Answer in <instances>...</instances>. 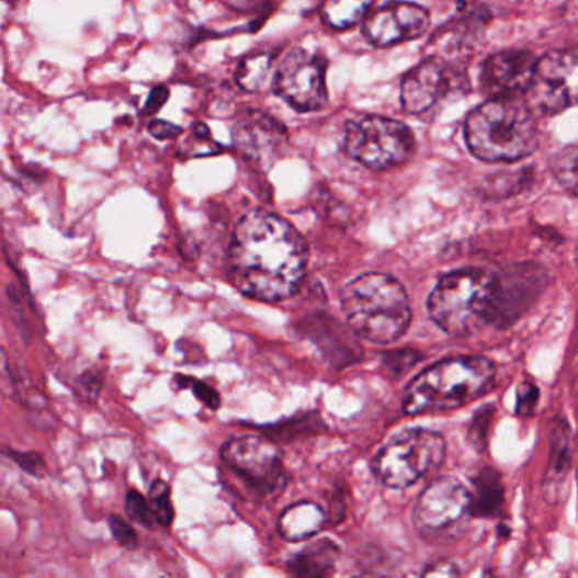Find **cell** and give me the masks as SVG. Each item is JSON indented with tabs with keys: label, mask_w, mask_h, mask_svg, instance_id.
I'll return each mask as SVG.
<instances>
[{
	"label": "cell",
	"mask_w": 578,
	"mask_h": 578,
	"mask_svg": "<svg viewBox=\"0 0 578 578\" xmlns=\"http://www.w3.org/2000/svg\"><path fill=\"white\" fill-rule=\"evenodd\" d=\"M309 248L284 217L250 211L236 224L229 245L233 285L261 303L292 297L306 279Z\"/></svg>",
	"instance_id": "cell-1"
},
{
	"label": "cell",
	"mask_w": 578,
	"mask_h": 578,
	"mask_svg": "<svg viewBox=\"0 0 578 578\" xmlns=\"http://www.w3.org/2000/svg\"><path fill=\"white\" fill-rule=\"evenodd\" d=\"M465 141L475 157L489 163H512L540 145L536 117L521 95L492 98L465 121Z\"/></svg>",
	"instance_id": "cell-2"
},
{
	"label": "cell",
	"mask_w": 578,
	"mask_h": 578,
	"mask_svg": "<svg viewBox=\"0 0 578 578\" xmlns=\"http://www.w3.org/2000/svg\"><path fill=\"white\" fill-rule=\"evenodd\" d=\"M341 307L351 331L370 343H396L412 321L406 288L387 273H363L351 280L343 288Z\"/></svg>",
	"instance_id": "cell-3"
},
{
	"label": "cell",
	"mask_w": 578,
	"mask_h": 578,
	"mask_svg": "<svg viewBox=\"0 0 578 578\" xmlns=\"http://www.w3.org/2000/svg\"><path fill=\"white\" fill-rule=\"evenodd\" d=\"M496 384V365L481 356L443 360L410 382L404 396L407 415L440 412L466 406L489 394Z\"/></svg>",
	"instance_id": "cell-4"
},
{
	"label": "cell",
	"mask_w": 578,
	"mask_h": 578,
	"mask_svg": "<svg viewBox=\"0 0 578 578\" xmlns=\"http://www.w3.org/2000/svg\"><path fill=\"white\" fill-rule=\"evenodd\" d=\"M496 272L481 267L453 270L438 280L428 297V314L438 328L465 338L485 326Z\"/></svg>",
	"instance_id": "cell-5"
},
{
	"label": "cell",
	"mask_w": 578,
	"mask_h": 578,
	"mask_svg": "<svg viewBox=\"0 0 578 578\" xmlns=\"http://www.w3.org/2000/svg\"><path fill=\"white\" fill-rule=\"evenodd\" d=\"M446 443L429 429H406L373 456V477L388 489H406L444 462Z\"/></svg>",
	"instance_id": "cell-6"
},
{
	"label": "cell",
	"mask_w": 578,
	"mask_h": 578,
	"mask_svg": "<svg viewBox=\"0 0 578 578\" xmlns=\"http://www.w3.org/2000/svg\"><path fill=\"white\" fill-rule=\"evenodd\" d=\"M344 149L353 160L381 172L409 160L416 141L412 131L400 121L363 116L347 124Z\"/></svg>",
	"instance_id": "cell-7"
},
{
	"label": "cell",
	"mask_w": 578,
	"mask_h": 578,
	"mask_svg": "<svg viewBox=\"0 0 578 578\" xmlns=\"http://www.w3.org/2000/svg\"><path fill=\"white\" fill-rule=\"evenodd\" d=\"M224 465L260 500L275 499L287 485L282 453L263 437H238L220 450Z\"/></svg>",
	"instance_id": "cell-8"
},
{
	"label": "cell",
	"mask_w": 578,
	"mask_h": 578,
	"mask_svg": "<svg viewBox=\"0 0 578 578\" xmlns=\"http://www.w3.org/2000/svg\"><path fill=\"white\" fill-rule=\"evenodd\" d=\"M272 87L295 111H321L328 104L325 58L298 46L288 49L273 70Z\"/></svg>",
	"instance_id": "cell-9"
},
{
	"label": "cell",
	"mask_w": 578,
	"mask_h": 578,
	"mask_svg": "<svg viewBox=\"0 0 578 578\" xmlns=\"http://www.w3.org/2000/svg\"><path fill=\"white\" fill-rule=\"evenodd\" d=\"M521 98L534 116H555L571 107L577 98V55L574 49H558L541 56Z\"/></svg>",
	"instance_id": "cell-10"
},
{
	"label": "cell",
	"mask_w": 578,
	"mask_h": 578,
	"mask_svg": "<svg viewBox=\"0 0 578 578\" xmlns=\"http://www.w3.org/2000/svg\"><path fill=\"white\" fill-rule=\"evenodd\" d=\"M548 284V275L533 263L509 267L494 276L492 295L485 326L509 328L521 319Z\"/></svg>",
	"instance_id": "cell-11"
},
{
	"label": "cell",
	"mask_w": 578,
	"mask_h": 578,
	"mask_svg": "<svg viewBox=\"0 0 578 578\" xmlns=\"http://www.w3.org/2000/svg\"><path fill=\"white\" fill-rule=\"evenodd\" d=\"M465 83V75L456 61L440 55L428 56L404 75L400 104L407 114H424Z\"/></svg>",
	"instance_id": "cell-12"
},
{
	"label": "cell",
	"mask_w": 578,
	"mask_h": 578,
	"mask_svg": "<svg viewBox=\"0 0 578 578\" xmlns=\"http://www.w3.org/2000/svg\"><path fill=\"white\" fill-rule=\"evenodd\" d=\"M362 23L363 36L370 45L384 48L418 39L428 33L431 15L422 5L394 0L381 8L370 9Z\"/></svg>",
	"instance_id": "cell-13"
},
{
	"label": "cell",
	"mask_w": 578,
	"mask_h": 578,
	"mask_svg": "<svg viewBox=\"0 0 578 578\" xmlns=\"http://www.w3.org/2000/svg\"><path fill=\"white\" fill-rule=\"evenodd\" d=\"M231 135L236 148L261 167L275 163L288 148L284 124L257 109H248L236 117Z\"/></svg>",
	"instance_id": "cell-14"
},
{
	"label": "cell",
	"mask_w": 578,
	"mask_h": 578,
	"mask_svg": "<svg viewBox=\"0 0 578 578\" xmlns=\"http://www.w3.org/2000/svg\"><path fill=\"white\" fill-rule=\"evenodd\" d=\"M471 506V492L462 481L441 477L429 484L415 506V521L419 528L440 531L463 518Z\"/></svg>",
	"instance_id": "cell-15"
},
{
	"label": "cell",
	"mask_w": 578,
	"mask_h": 578,
	"mask_svg": "<svg viewBox=\"0 0 578 578\" xmlns=\"http://www.w3.org/2000/svg\"><path fill=\"white\" fill-rule=\"evenodd\" d=\"M536 56L522 49H506L481 64L480 87L487 98H518L533 77Z\"/></svg>",
	"instance_id": "cell-16"
},
{
	"label": "cell",
	"mask_w": 578,
	"mask_h": 578,
	"mask_svg": "<svg viewBox=\"0 0 578 578\" xmlns=\"http://www.w3.org/2000/svg\"><path fill=\"white\" fill-rule=\"evenodd\" d=\"M489 21V9L480 0H460L455 14L438 30L431 45L441 48L443 55L440 56L455 61L456 56L472 52Z\"/></svg>",
	"instance_id": "cell-17"
},
{
	"label": "cell",
	"mask_w": 578,
	"mask_h": 578,
	"mask_svg": "<svg viewBox=\"0 0 578 578\" xmlns=\"http://www.w3.org/2000/svg\"><path fill=\"white\" fill-rule=\"evenodd\" d=\"M549 443H552V450H549V463L545 481H543V490H545L548 502L558 503L564 496H567L565 484L571 471V431L567 419H556Z\"/></svg>",
	"instance_id": "cell-18"
},
{
	"label": "cell",
	"mask_w": 578,
	"mask_h": 578,
	"mask_svg": "<svg viewBox=\"0 0 578 578\" xmlns=\"http://www.w3.org/2000/svg\"><path fill=\"white\" fill-rule=\"evenodd\" d=\"M340 548L331 540H317L307 545L288 562V570L295 577L321 578L332 575Z\"/></svg>",
	"instance_id": "cell-19"
},
{
	"label": "cell",
	"mask_w": 578,
	"mask_h": 578,
	"mask_svg": "<svg viewBox=\"0 0 578 578\" xmlns=\"http://www.w3.org/2000/svg\"><path fill=\"white\" fill-rule=\"evenodd\" d=\"M325 511L314 502H297L285 509L279 519V533L287 541L316 536L325 526Z\"/></svg>",
	"instance_id": "cell-20"
},
{
	"label": "cell",
	"mask_w": 578,
	"mask_h": 578,
	"mask_svg": "<svg viewBox=\"0 0 578 578\" xmlns=\"http://www.w3.org/2000/svg\"><path fill=\"white\" fill-rule=\"evenodd\" d=\"M503 487L500 475L492 468H481L474 477V494H471L468 512L478 518H496L502 514Z\"/></svg>",
	"instance_id": "cell-21"
},
{
	"label": "cell",
	"mask_w": 578,
	"mask_h": 578,
	"mask_svg": "<svg viewBox=\"0 0 578 578\" xmlns=\"http://www.w3.org/2000/svg\"><path fill=\"white\" fill-rule=\"evenodd\" d=\"M373 0H322L321 18L332 30L343 31L362 23Z\"/></svg>",
	"instance_id": "cell-22"
},
{
	"label": "cell",
	"mask_w": 578,
	"mask_h": 578,
	"mask_svg": "<svg viewBox=\"0 0 578 578\" xmlns=\"http://www.w3.org/2000/svg\"><path fill=\"white\" fill-rule=\"evenodd\" d=\"M273 58L270 53L258 52L248 55L239 61L236 70V82L247 92H260L267 82L272 80Z\"/></svg>",
	"instance_id": "cell-23"
},
{
	"label": "cell",
	"mask_w": 578,
	"mask_h": 578,
	"mask_svg": "<svg viewBox=\"0 0 578 578\" xmlns=\"http://www.w3.org/2000/svg\"><path fill=\"white\" fill-rule=\"evenodd\" d=\"M146 499H148L149 509H151V514H154L155 524L160 528H170L173 519H175L170 485L158 478V480L149 485Z\"/></svg>",
	"instance_id": "cell-24"
},
{
	"label": "cell",
	"mask_w": 578,
	"mask_h": 578,
	"mask_svg": "<svg viewBox=\"0 0 578 578\" xmlns=\"http://www.w3.org/2000/svg\"><path fill=\"white\" fill-rule=\"evenodd\" d=\"M552 172L562 185L570 191V194L577 192V146L570 145L567 148L559 149L552 160Z\"/></svg>",
	"instance_id": "cell-25"
},
{
	"label": "cell",
	"mask_w": 578,
	"mask_h": 578,
	"mask_svg": "<svg viewBox=\"0 0 578 578\" xmlns=\"http://www.w3.org/2000/svg\"><path fill=\"white\" fill-rule=\"evenodd\" d=\"M496 407L485 406L474 416V421L468 426V441L477 452H484L489 440L490 428H492Z\"/></svg>",
	"instance_id": "cell-26"
},
{
	"label": "cell",
	"mask_w": 578,
	"mask_h": 578,
	"mask_svg": "<svg viewBox=\"0 0 578 578\" xmlns=\"http://www.w3.org/2000/svg\"><path fill=\"white\" fill-rule=\"evenodd\" d=\"M124 508H126V514L131 521L138 522L145 528L155 526V519L154 514H151V509H149L148 499L138 490H129L127 492L126 499H124Z\"/></svg>",
	"instance_id": "cell-27"
},
{
	"label": "cell",
	"mask_w": 578,
	"mask_h": 578,
	"mask_svg": "<svg viewBox=\"0 0 578 578\" xmlns=\"http://www.w3.org/2000/svg\"><path fill=\"white\" fill-rule=\"evenodd\" d=\"M2 453L8 456L12 462L18 463L26 474L33 475V477L42 478L45 477L48 472L45 458L43 455L36 452H19L14 447H2Z\"/></svg>",
	"instance_id": "cell-28"
},
{
	"label": "cell",
	"mask_w": 578,
	"mask_h": 578,
	"mask_svg": "<svg viewBox=\"0 0 578 578\" xmlns=\"http://www.w3.org/2000/svg\"><path fill=\"white\" fill-rule=\"evenodd\" d=\"M177 384H179L180 388H191V390L194 392L195 397H197L202 404L209 407V409H217V407L220 406L219 394H217L213 387H209V385L204 384V382L179 375V377H177Z\"/></svg>",
	"instance_id": "cell-29"
},
{
	"label": "cell",
	"mask_w": 578,
	"mask_h": 578,
	"mask_svg": "<svg viewBox=\"0 0 578 578\" xmlns=\"http://www.w3.org/2000/svg\"><path fill=\"white\" fill-rule=\"evenodd\" d=\"M109 530H111L114 540L124 548H135L138 545V533L135 528L131 526L126 519L117 514H111L107 519Z\"/></svg>",
	"instance_id": "cell-30"
},
{
	"label": "cell",
	"mask_w": 578,
	"mask_h": 578,
	"mask_svg": "<svg viewBox=\"0 0 578 578\" xmlns=\"http://www.w3.org/2000/svg\"><path fill=\"white\" fill-rule=\"evenodd\" d=\"M537 400H540V388L531 382H522L518 387V404H515L518 415H533L537 407Z\"/></svg>",
	"instance_id": "cell-31"
},
{
	"label": "cell",
	"mask_w": 578,
	"mask_h": 578,
	"mask_svg": "<svg viewBox=\"0 0 578 578\" xmlns=\"http://www.w3.org/2000/svg\"><path fill=\"white\" fill-rule=\"evenodd\" d=\"M419 356L418 351L415 350H404V351H392V353L384 354V365L387 366L390 372L394 373H404L407 370L412 369V366L418 363Z\"/></svg>",
	"instance_id": "cell-32"
},
{
	"label": "cell",
	"mask_w": 578,
	"mask_h": 578,
	"mask_svg": "<svg viewBox=\"0 0 578 578\" xmlns=\"http://www.w3.org/2000/svg\"><path fill=\"white\" fill-rule=\"evenodd\" d=\"M102 384H104V375H102L98 369L89 370V372L83 373L79 382V388L82 390L83 399L89 400V403L99 399V396H101Z\"/></svg>",
	"instance_id": "cell-33"
},
{
	"label": "cell",
	"mask_w": 578,
	"mask_h": 578,
	"mask_svg": "<svg viewBox=\"0 0 578 578\" xmlns=\"http://www.w3.org/2000/svg\"><path fill=\"white\" fill-rule=\"evenodd\" d=\"M0 390L4 392L5 396H15L18 392L8 353L2 347H0Z\"/></svg>",
	"instance_id": "cell-34"
},
{
	"label": "cell",
	"mask_w": 578,
	"mask_h": 578,
	"mask_svg": "<svg viewBox=\"0 0 578 578\" xmlns=\"http://www.w3.org/2000/svg\"><path fill=\"white\" fill-rule=\"evenodd\" d=\"M149 133L157 139H172L180 135V127L172 123H165V121H154L149 123Z\"/></svg>",
	"instance_id": "cell-35"
},
{
	"label": "cell",
	"mask_w": 578,
	"mask_h": 578,
	"mask_svg": "<svg viewBox=\"0 0 578 578\" xmlns=\"http://www.w3.org/2000/svg\"><path fill=\"white\" fill-rule=\"evenodd\" d=\"M422 575L424 577H458L460 570L456 565L450 564V562H438V564L426 567Z\"/></svg>",
	"instance_id": "cell-36"
},
{
	"label": "cell",
	"mask_w": 578,
	"mask_h": 578,
	"mask_svg": "<svg viewBox=\"0 0 578 578\" xmlns=\"http://www.w3.org/2000/svg\"><path fill=\"white\" fill-rule=\"evenodd\" d=\"M168 89L165 87H157L154 92L149 93L148 102H146V112H158L161 105L167 102Z\"/></svg>",
	"instance_id": "cell-37"
}]
</instances>
